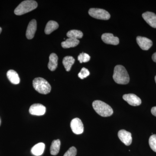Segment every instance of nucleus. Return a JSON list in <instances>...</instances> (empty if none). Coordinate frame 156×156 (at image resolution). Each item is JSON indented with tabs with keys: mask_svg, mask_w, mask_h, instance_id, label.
Here are the masks:
<instances>
[{
	"mask_svg": "<svg viewBox=\"0 0 156 156\" xmlns=\"http://www.w3.org/2000/svg\"><path fill=\"white\" fill-rule=\"evenodd\" d=\"M142 17L151 27L156 28V15L151 12H146L142 14Z\"/></svg>",
	"mask_w": 156,
	"mask_h": 156,
	"instance_id": "12",
	"label": "nucleus"
},
{
	"mask_svg": "<svg viewBox=\"0 0 156 156\" xmlns=\"http://www.w3.org/2000/svg\"><path fill=\"white\" fill-rule=\"evenodd\" d=\"M118 136L120 140L125 145L129 146L132 143V138L131 134L130 132L125 130H121L118 132Z\"/></svg>",
	"mask_w": 156,
	"mask_h": 156,
	"instance_id": "9",
	"label": "nucleus"
},
{
	"mask_svg": "<svg viewBox=\"0 0 156 156\" xmlns=\"http://www.w3.org/2000/svg\"><path fill=\"white\" fill-rule=\"evenodd\" d=\"M152 114L156 117V106L154 107L151 110Z\"/></svg>",
	"mask_w": 156,
	"mask_h": 156,
	"instance_id": "26",
	"label": "nucleus"
},
{
	"mask_svg": "<svg viewBox=\"0 0 156 156\" xmlns=\"http://www.w3.org/2000/svg\"><path fill=\"white\" fill-rule=\"evenodd\" d=\"M60 144L61 143L59 139L53 140L50 146V152L51 154L56 155L58 153L60 150Z\"/></svg>",
	"mask_w": 156,
	"mask_h": 156,
	"instance_id": "20",
	"label": "nucleus"
},
{
	"mask_svg": "<svg viewBox=\"0 0 156 156\" xmlns=\"http://www.w3.org/2000/svg\"><path fill=\"white\" fill-rule=\"evenodd\" d=\"M70 127L73 132L76 134H81L83 132V124L79 118H75L72 120Z\"/></svg>",
	"mask_w": 156,
	"mask_h": 156,
	"instance_id": "6",
	"label": "nucleus"
},
{
	"mask_svg": "<svg viewBox=\"0 0 156 156\" xmlns=\"http://www.w3.org/2000/svg\"><path fill=\"white\" fill-rule=\"evenodd\" d=\"M37 6V3L36 1L32 0L23 1L15 9L14 14L17 15H23L34 10Z\"/></svg>",
	"mask_w": 156,
	"mask_h": 156,
	"instance_id": "3",
	"label": "nucleus"
},
{
	"mask_svg": "<svg viewBox=\"0 0 156 156\" xmlns=\"http://www.w3.org/2000/svg\"><path fill=\"white\" fill-rule=\"evenodd\" d=\"M90 74L89 70L85 68H83L81 70L80 72L78 74V76L81 79H84V78L87 77Z\"/></svg>",
	"mask_w": 156,
	"mask_h": 156,
	"instance_id": "24",
	"label": "nucleus"
},
{
	"mask_svg": "<svg viewBox=\"0 0 156 156\" xmlns=\"http://www.w3.org/2000/svg\"><path fill=\"white\" fill-rule=\"evenodd\" d=\"M1 119H0V126H1Z\"/></svg>",
	"mask_w": 156,
	"mask_h": 156,
	"instance_id": "30",
	"label": "nucleus"
},
{
	"mask_svg": "<svg viewBox=\"0 0 156 156\" xmlns=\"http://www.w3.org/2000/svg\"><path fill=\"white\" fill-rule=\"evenodd\" d=\"M113 78L116 83L122 85L127 84L130 81L127 70L122 65H117L115 67Z\"/></svg>",
	"mask_w": 156,
	"mask_h": 156,
	"instance_id": "1",
	"label": "nucleus"
},
{
	"mask_svg": "<svg viewBox=\"0 0 156 156\" xmlns=\"http://www.w3.org/2000/svg\"><path fill=\"white\" fill-rule=\"evenodd\" d=\"M76 148L74 147H72L65 153L63 156H76Z\"/></svg>",
	"mask_w": 156,
	"mask_h": 156,
	"instance_id": "25",
	"label": "nucleus"
},
{
	"mask_svg": "<svg viewBox=\"0 0 156 156\" xmlns=\"http://www.w3.org/2000/svg\"><path fill=\"white\" fill-rule=\"evenodd\" d=\"M58 27V24L57 22L53 20H50L47 23L45 28V33L50 34Z\"/></svg>",
	"mask_w": 156,
	"mask_h": 156,
	"instance_id": "18",
	"label": "nucleus"
},
{
	"mask_svg": "<svg viewBox=\"0 0 156 156\" xmlns=\"http://www.w3.org/2000/svg\"><path fill=\"white\" fill-rule=\"evenodd\" d=\"M123 98L129 105L132 106H139L141 104V100L140 98L134 94H125Z\"/></svg>",
	"mask_w": 156,
	"mask_h": 156,
	"instance_id": "8",
	"label": "nucleus"
},
{
	"mask_svg": "<svg viewBox=\"0 0 156 156\" xmlns=\"http://www.w3.org/2000/svg\"><path fill=\"white\" fill-rule=\"evenodd\" d=\"M90 56L86 53H80L78 57V59L80 63L83 62H87L90 60Z\"/></svg>",
	"mask_w": 156,
	"mask_h": 156,
	"instance_id": "22",
	"label": "nucleus"
},
{
	"mask_svg": "<svg viewBox=\"0 0 156 156\" xmlns=\"http://www.w3.org/2000/svg\"><path fill=\"white\" fill-rule=\"evenodd\" d=\"M46 107L41 104H34L30 107L29 112L34 115L41 116L46 112Z\"/></svg>",
	"mask_w": 156,
	"mask_h": 156,
	"instance_id": "7",
	"label": "nucleus"
},
{
	"mask_svg": "<svg viewBox=\"0 0 156 156\" xmlns=\"http://www.w3.org/2000/svg\"><path fill=\"white\" fill-rule=\"evenodd\" d=\"M58 57L56 54L53 53L50 54L48 64V68L50 70L52 71L55 70L58 65Z\"/></svg>",
	"mask_w": 156,
	"mask_h": 156,
	"instance_id": "14",
	"label": "nucleus"
},
{
	"mask_svg": "<svg viewBox=\"0 0 156 156\" xmlns=\"http://www.w3.org/2000/svg\"><path fill=\"white\" fill-rule=\"evenodd\" d=\"M92 107L96 113L102 117L110 116L113 113L111 107L101 101L95 100L93 101Z\"/></svg>",
	"mask_w": 156,
	"mask_h": 156,
	"instance_id": "2",
	"label": "nucleus"
},
{
	"mask_svg": "<svg viewBox=\"0 0 156 156\" xmlns=\"http://www.w3.org/2000/svg\"><path fill=\"white\" fill-rule=\"evenodd\" d=\"M136 41L139 47L143 50H148L153 45V42L150 39L145 37H137Z\"/></svg>",
	"mask_w": 156,
	"mask_h": 156,
	"instance_id": "10",
	"label": "nucleus"
},
{
	"mask_svg": "<svg viewBox=\"0 0 156 156\" xmlns=\"http://www.w3.org/2000/svg\"><path fill=\"white\" fill-rule=\"evenodd\" d=\"M155 82L156 83V76H155Z\"/></svg>",
	"mask_w": 156,
	"mask_h": 156,
	"instance_id": "29",
	"label": "nucleus"
},
{
	"mask_svg": "<svg viewBox=\"0 0 156 156\" xmlns=\"http://www.w3.org/2000/svg\"><path fill=\"white\" fill-rule=\"evenodd\" d=\"M102 41L108 44L117 45L119 43V38L110 33L104 34L101 36Z\"/></svg>",
	"mask_w": 156,
	"mask_h": 156,
	"instance_id": "11",
	"label": "nucleus"
},
{
	"mask_svg": "<svg viewBox=\"0 0 156 156\" xmlns=\"http://www.w3.org/2000/svg\"><path fill=\"white\" fill-rule=\"evenodd\" d=\"M66 35L69 38L78 40L79 39L82 38L83 37V34L81 31L73 30H71L68 32Z\"/></svg>",
	"mask_w": 156,
	"mask_h": 156,
	"instance_id": "21",
	"label": "nucleus"
},
{
	"mask_svg": "<svg viewBox=\"0 0 156 156\" xmlns=\"http://www.w3.org/2000/svg\"><path fill=\"white\" fill-rule=\"evenodd\" d=\"M152 59L153 60L154 62H156V52L154 53L153 55L152 56Z\"/></svg>",
	"mask_w": 156,
	"mask_h": 156,
	"instance_id": "27",
	"label": "nucleus"
},
{
	"mask_svg": "<svg viewBox=\"0 0 156 156\" xmlns=\"http://www.w3.org/2000/svg\"><path fill=\"white\" fill-rule=\"evenodd\" d=\"M37 27L36 20L35 19L32 20L29 23L27 29L26 34L27 38L29 40L33 38L36 31Z\"/></svg>",
	"mask_w": 156,
	"mask_h": 156,
	"instance_id": "13",
	"label": "nucleus"
},
{
	"mask_svg": "<svg viewBox=\"0 0 156 156\" xmlns=\"http://www.w3.org/2000/svg\"><path fill=\"white\" fill-rule=\"evenodd\" d=\"M7 76L12 83L17 85L20 82V79L18 74L14 70H10L7 72Z\"/></svg>",
	"mask_w": 156,
	"mask_h": 156,
	"instance_id": "16",
	"label": "nucleus"
},
{
	"mask_svg": "<svg viewBox=\"0 0 156 156\" xmlns=\"http://www.w3.org/2000/svg\"><path fill=\"white\" fill-rule=\"evenodd\" d=\"M34 89L42 94H48L51 90L50 83L44 78L39 77L34 79L33 82Z\"/></svg>",
	"mask_w": 156,
	"mask_h": 156,
	"instance_id": "4",
	"label": "nucleus"
},
{
	"mask_svg": "<svg viewBox=\"0 0 156 156\" xmlns=\"http://www.w3.org/2000/svg\"><path fill=\"white\" fill-rule=\"evenodd\" d=\"M75 59L71 56H67L65 57L62 60V63L66 71L69 72L72 66L74 63Z\"/></svg>",
	"mask_w": 156,
	"mask_h": 156,
	"instance_id": "19",
	"label": "nucleus"
},
{
	"mask_svg": "<svg viewBox=\"0 0 156 156\" xmlns=\"http://www.w3.org/2000/svg\"><path fill=\"white\" fill-rule=\"evenodd\" d=\"M80 44V41L77 39L69 38L66 39L64 41L62 42V47L63 48H74Z\"/></svg>",
	"mask_w": 156,
	"mask_h": 156,
	"instance_id": "17",
	"label": "nucleus"
},
{
	"mask_svg": "<svg viewBox=\"0 0 156 156\" xmlns=\"http://www.w3.org/2000/svg\"><path fill=\"white\" fill-rule=\"evenodd\" d=\"M89 14L91 17L97 19L108 20L110 18L109 13L102 9L92 8L89 9Z\"/></svg>",
	"mask_w": 156,
	"mask_h": 156,
	"instance_id": "5",
	"label": "nucleus"
},
{
	"mask_svg": "<svg viewBox=\"0 0 156 156\" xmlns=\"http://www.w3.org/2000/svg\"><path fill=\"white\" fill-rule=\"evenodd\" d=\"M2 28H1V27H0V34H1V32H2Z\"/></svg>",
	"mask_w": 156,
	"mask_h": 156,
	"instance_id": "28",
	"label": "nucleus"
},
{
	"mask_svg": "<svg viewBox=\"0 0 156 156\" xmlns=\"http://www.w3.org/2000/svg\"><path fill=\"white\" fill-rule=\"evenodd\" d=\"M149 144L151 149L156 152V134H153L150 137Z\"/></svg>",
	"mask_w": 156,
	"mask_h": 156,
	"instance_id": "23",
	"label": "nucleus"
},
{
	"mask_svg": "<svg viewBox=\"0 0 156 156\" xmlns=\"http://www.w3.org/2000/svg\"><path fill=\"white\" fill-rule=\"evenodd\" d=\"M45 145L43 143H39L34 146L31 150V153L34 155L36 156H41L44 153V151Z\"/></svg>",
	"mask_w": 156,
	"mask_h": 156,
	"instance_id": "15",
	"label": "nucleus"
}]
</instances>
